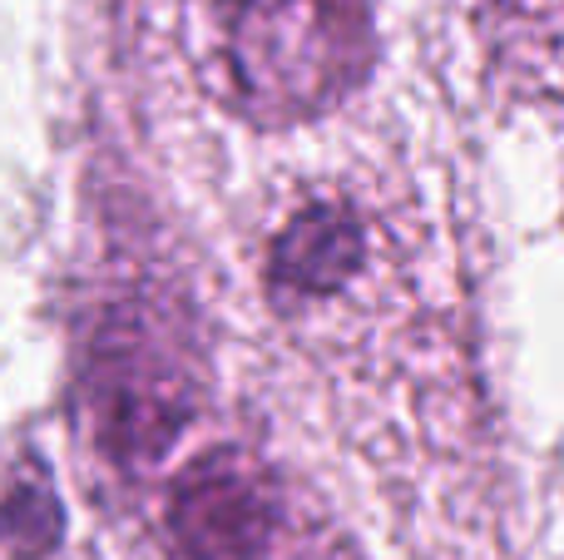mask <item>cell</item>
I'll return each mask as SVG.
<instances>
[{"instance_id": "3", "label": "cell", "mask_w": 564, "mask_h": 560, "mask_svg": "<svg viewBox=\"0 0 564 560\" xmlns=\"http://www.w3.org/2000/svg\"><path fill=\"white\" fill-rule=\"evenodd\" d=\"M164 531L184 560H268L282 536V492L243 446H214L174 476Z\"/></svg>"}, {"instance_id": "1", "label": "cell", "mask_w": 564, "mask_h": 560, "mask_svg": "<svg viewBox=\"0 0 564 560\" xmlns=\"http://www.w3.org/2000/svg\"><path fill=\"white\" fill-rule=\"evenodd\" d=\"M198 30L218 95L253 125L327 115L377 55L367 0H198Z\"/></svg>"}, {"instance_id": "5", "label": "cell", "mask_w": 564, "mask_h": 560, "mask_svg": "<svg viewBox=\"0 0 564 560\" xmlns=\"http://www.w3.org/2000/svg\"><path fill=\"white\" fill-rule=\"evenodd\" d=\"M506 75L530 95H564V0H480Z\"/></svg>"}, {"instance_id": "4", "label": "cell", "mask_w": 564, "mask_h": 560, "mask_svg": "<svg viewBox=\"0 0 564 560\" xmlns=\"http://www.w3.org/2000/svg\"><path fill=\"white\" fill-rule=\"evenodd\" d=\"M377 263V228L347 194H307L268 238V293L288 317H317L357 293Z\"/></svg>"}, {"instance_id": "2", "label": "cell", "mask_w": 564, "mask_h": 560, "mask_svg": "<svg viewBox=\"0 0 564 560\" xmlns=\"http://www.w3.org/2000/svg\"><path fill=\"white\" fill-rule=\"evenodd\" d=\"M198 407V373L164 317L119 308L85 357V412L95 442L124 472L159 462Z\"/></svg>"}]
</instances>
